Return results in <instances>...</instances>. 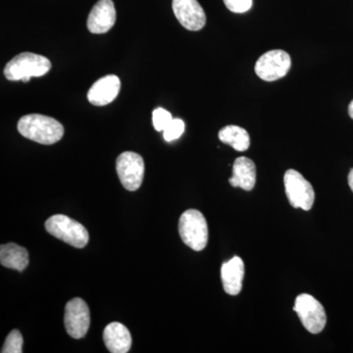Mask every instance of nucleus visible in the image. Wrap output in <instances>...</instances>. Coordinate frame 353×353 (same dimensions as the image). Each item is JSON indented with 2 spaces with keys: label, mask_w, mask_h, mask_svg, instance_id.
I'll return each mask as SVG.
<instances>
[{
  "label": "nucleus",
  "mask_w": 353,
  "mask_h": 353,
  "mask_svg": "<svg viewBox=\"0 0 353 353\" xmlns=\"http://www.w3.org/2000/svg\"><path fill=\"white\" fill-rule=\"evenodd\" d=\"M65 329L70 336L80 340L87 334L90 325V313L88 304L82 299H71L65 307Z\"/></svg>",
  "instance_id": "obj_9"
},
{
  "label": "nucleus",
  "mask_w": 353,
  "mask_h": 353,
  "mask_svg": "<svg viewBox=\"0 0 353 353\" xmlns=\"http://www.w3.org/2000/svg\"><path fill=\"white\" fill-rule=\"evenodd\" d=\"M23 336L18 330H13L7 336L6 343L2 347V353H22Z\"/></svg>",
  "instance_id": "obj_18"
},
{
  "label": "nucleus",
  "mask_w": 353,
  "mask_h": 353,
  "mask_svg": "<svg viewBox=\"0 0 353 353\" xmlns=\"http://www.w3.org/2000/svg\"><path fill=\"white\" fill-rule=\"evenodd\" d=\"M103 341L111 353H127L132 347V336L126 326L113 322L104 329Z\"/></svg>",
  "instance_id": "obj_14"
},
{
  "label": "nucleus",
  "mask_w": 353,
  "mask_h": 353,
  "mask_svg": "<svg viewBox=\"0 0 353 353\" xmlns=\"http://www.w3.org/2000/svg\"><path fill=\"white\" fill-rule=\"evenodd\" d=\"M172 8L185 29L199 31L206 24V15L197 0H173Z\"/></svg>",
  "instance_id": "obj_10"
},
{
  "label": "nucleus",
  "mask_w": 353,
  "mask_h": 353,
  "mask_svg": "<svg viewBox=\"0 0 353 353\" xmlns=\"http://www.w3.org/2000/svg\"><path fill=\"white\" fill-rule=\"evenodd\" d=\"M172 120H173V117H172L171 113L165 110L164 108H159L153 110L152 123L157 132H163L170 124Z\"/></svg>",
  "instance_id": "obj_19"
},
{
  "label": "nucleus",
  "mask_w": 353,
  "mask_h": 353,
  "mask_svg": "<svg viewBox=\"0 0 353 353\" xmlns=\"http://www.w3.org/2000/svg\"><path fill=\"white\" fill-rule=\"evenodd\" d=\"M185 123L183 120L173 119L170 124L163 131L164 139L166 141H173L180 138L185 132Z\"/></svg>",
  "instance_id": "obj_20"
},
{
  "label": "nucleus",
  "mask_w": 353,
  "mask_h": 353,
  "mask_svg": "<svg viewBox=\"0 0 353 353\" xmlns=\"http://www.w3.org/2000/svg\"><path fill=\"white\" fill-rule=\"evenodd\" d=\"M232 187L241 190H252L256 183V166L250 158H236L233 165V176L230 178Z\"/></svg>",
  "instance_id": "obj_15"
},
{
  "label": "nucleus",
  "mask_w": 353,
  "mask_h": 353,
  "mask_svg": "<svg viewBox=\"0 0 353 353\" xmlns=\"http://www.w3.org/2000/svg\"><path fill=\"white\" fill-rule=\"evenodd\" d=\"M121 88L120 79L115 75H108L99 79L88 92V101L95 106H104L115 101Z\"/></svg>",
  "instance_id": "obj_12"
},
{
  "label": "nucleus",
  "mask_w": 353,
  "mask_h": 353,
  "mask_svg": "<svg viewBox=\"0 0 353 353\" xmlns=\"http://www.w3.org/2000/svg\"><path fill=\"white\" fill-rule=\"evenodd\" d=\"M179 233L183 243L196 252L208 245V222L201 211L190 209L183 212L179 221Z\"/></svg>",
  "instance_id": "obj_3"
},
{
  "label": "nucleus",
  "mask_w": 353,
  "mask_h": 353,
  "mask_svg": "<svg viewBox=\"0 0 353 353\" xmlns=\"http://www.w3.org/2000/svg\"><path fill=\"white\" fill-rule=\"evenodd\" d=\"M245 277V264L240 257L234 256L225 262L221 268L223 288L230 296H236L243 289V280Z\"/></svg>",
  "instance_id": "obj_13"
},
{
  "label": "nucleus",
  "mask_w": 353,
  "mask_h": 353,
  "mask_svg": "<svg viewBox=\"0 0 353 353\" xmlns=\"http://www.w3.org/2000/svg\"><path fill=\"white\" fill-rule=\"evenodd\" d=\"M218 136L223 143L232 146L236 152H245L250 148V134L243 128L230 125L221 129Z\"/></svg>",
  "instance_id": "obj_17"
},
{
  "label": "nucleus",
  "mask_w": 353,
  "mask_h": 353,
  "mask_svg": "<svg viewBox=\"0 0 353 353\" xmlns=\"http://www.w3.org/2000/svg\"><path fill=\"white\" fill-rule=\"evenodd\" d=\"M116 171L123 187L130 192L141 188L145 176V162L136 152H123L116 161Z\"/></svg>",
  "instance_id": "obj_7"
},
{
  "label": "nucleus",
  "mask_w": 353,
  "mask_h": 353,
  "mask_svg": "<svg viewBox=\"0 0 353 353\" xmlns=\"http://www.w3.org/2000/svg\"><path fill=\"white\" fill-rule=\"evenodd\" d=\"M292 59L284 50H274L261 55L255 64V73L261 80L274 82L284 78L289 73Z\"/></svg>",
  "instance_id": "obj_8"
},
{
  "label": "nucleus",
  "mask_w": 353,
  "mask_h": 353,
  "mask_svg": "<svg viewBox=\"0 0 353 353\" xmlns=\"http://www.w3.org/2000/svg\"><path fill=\"white\" fill-rule=\"evenodd\" d=\"M348 185H350V190L353 192V168L350 170V174H348Z\"/></svg>",
  "instance_id": "obj_22"
},
{
  "label": "nucleus",
  "mask_w": 353,
  "mask_h": 353,
  "mask_svg": "<svg viewBox=\"0 0 353 353\" xmlns=\"http://www.w3.org/2000/svg\"><path fill=\"white\" fill-rule=\"evenodd\" d=\"M116 22V10L112 0H99L88 18V29L92 34H105Z\"/></svg>",
  "instance_id": "obj_11"
},
{
  "label": "nucleus",
  "mask_w": 353,
  "mask_h": 353,
  "mask_svg": "<svg viewBox=\"0 0 353 353\" xmlns=\"http://www.w3.org/2000/svg\"><path fill=\"white\" fill-rule=\"evenodd\" d=\"M294 310L299 315L304 328L311 334L321 333L326 326L327 315L321 303L312 296L301 294L296 297Z\"/></svg>",
  "instance_id": "obj_6"
},
{
  "label": "nucleus",
  "mask_w": 353,
  "mask_h": 353,
  "mask_svg": "<svg viewBox=\"0 0 353 353\" xmlns=\"http://www.w3.org/2000/svg\"><path fill=\"white\" fill-rule=\"evenodd\" d=\"M285 194L290 205L309 211L315 201V192L311 183L299 172L290 169L284 176Z\"/></svg>",
  "instance_id": "obj_5"
},
{
  "label": "nucleus",
  "mask_w": 353,
  "mask_h": 353,
  "mask_svg": "<svg viewBox=\"0 0 353 353\" xmlns=\"http://www.w3.org/2000/svg\"><path fill=\"white\" fill-rule=\"evenodd\" d=\"M51 69V62L43 55L23 52L13 58L4 68V76L8 81L30 82L32 77H43Z\"/></svg>",
  "instance_id": "obj_2"
},
{
  "label": "nucleus",
  "mask_w": 353,
  "mask_h": 353,
  "mask_svg": "<svg viewBox=\"0 0 353 353\" xmlns=\"http://www.w3.org/2000/svg\"><path fill=\"white\" fill-rule=\"evenodd\" d=\"M18 131L24 138L46 145L57 143L64 134L61 123L41 114H30L21 118Z\"/></svg>",
  "instance_id": "obj_1"
},
{
  "label": "nucleus",
  "mask_w": 353,
  "mask_h": 353,
  "mask_svg": "<svg viewBox=\"0 0 353 353\" xmlns=\"http://www.w3.org/2000/svg\"><path fill=\"white\" fill-rule=\"evenodd\" d=\"M348 115L353 120V101L350 102V106H348Z\"/></svg>",
  "instance_id": "obj_23"
},
{
  "label": "nucleus",
  "mask_w": 353,
  "mask_h": 353,
  "mask_svg": "<svg viewBox=\"0 0 353 353\" xmlns=\"http://www.w3.org/2000/svg\"><path fill=\"white\" fill-rule=\"evenodd\" d=\"M46 230L51 236L76 248H85L90 240L88 230L66 215L51 216L46 222Z\"/></svg>",
  "instance_id": "obj_4"
},
{
  "label": "nucleus",
  "mask_w": 353,
  "mask_h": 353,
  "mask_svg": "<svg viewBox=\"0 0 353 353\" xmlns=\"http://www.w3.org/2000/svg\"><path fill=\"white\" fill-rule=\"evenodd\" d=\"M225 6L233 13H245L252 8V0H224Z\"/></svg>",
  "instance_id": "obj_21"
},
{
  "label": "nucleus",
  "mask_w": 353,
  "mask_h": 353,
  "mask_svg": "<svg viewBox=\"0 0 353 353\" xmlns=\"http://www.w3.org/2000/svg\"><path fill=\"white\" fill-rule=\"evenodd\" d=\"M0 262L6 268L24 271L29 265V253L23 246L7 243L0 248Z\"/></svg>",
  "instance_id": "obj_16"
}]
</instances>
